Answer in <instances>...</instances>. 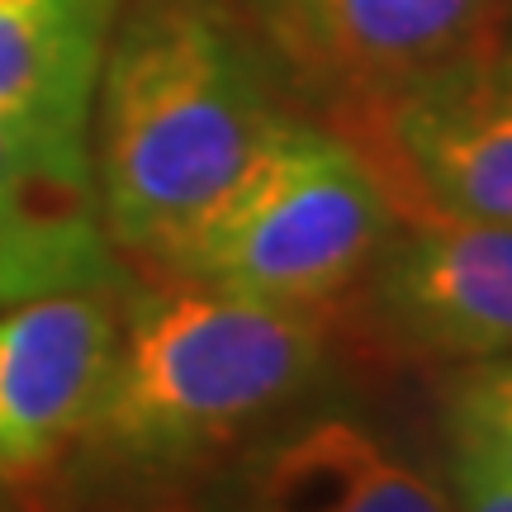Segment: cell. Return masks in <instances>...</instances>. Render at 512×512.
I'll return each instance as SVG.
<instances>
[{
	"label": "cell",
	"mask_w": 512,
	"mask_h": 512,
	"mask_svg": "<svg viewBox=\"0 0 512 512\" xmlns=\"http://www.w3.org/2000/svg\"><path fill=\"white\" fill-rule=\"evenodd\" d=\"M285 114L233 0H124L91 100V185L110 242L157 261Z\"/></svg>",
	"instance_id": "6da1fadb"
},
{
	"label": "cell",
	"mask_w": 512,
	"mask_h": 512,
	"mask_svg": "<svg viewBox=\"0 0 512 512\" xmlns=\"http://www.w3.org/2000/svg\"><path fill=\"white\" fill-rule=\"evenodd\" d=\"M323 366L313 313L176 280L128 304L81 437L143 465L214 456L304 399Z\"/></svg>",
	"instance_id": "7a4b0ae2"
},
{
	"label": "cell",
	"mask_w": 512,
	"mask_h": 512,
	"mask_svg": "<svg viewBox=\"0 0 512 512\" xmlns=\"http://www.w3.org/2000/svg\"><path fill=\"white\" fill-rule=\"evenodd\" d=\"M399 209L332 124L285 114L152 266L171 280L318 313L370 271Z\"/></svg>",
	"instance_id": "3957f363"
},
{
	"label": "cell",
	"mask_w": 512,
	"mask_h": 512,
	"mask_svg": "<svg viewBox=\"0 0 512 512\" xmlns=\"http://www.w3.org/2000/svg\"><path fill=\"white\" fill-rule=\"evenodd\" d=\"M280 86L328 119L494 53L508 0H233Z\"/></svg>",
	"instance_id": "277c9868"
},
{
	"label": "cell",
	"mask_w": 512,
	"mask_h": 512,
	"mask_svg": "<svg viewBox=\"0 0 512 512\" xmlns=\"http://www.w3.org/2000/svg\"><path fill=\"white\" fill-rule=\"evenodd\" d=\"M328 124L375 166L394 209L512 228V38Z\"/></svg>",
	"instance_id": "5b68a950"
},
{
	"label": "cell",
	"mask_w": 512,
	"mask_h": 512,
	"mask_svg": "<svg viewBox=\"0 0 512 512\" xmlns=\"http://www.w3.org/2000/svg\"><path fill=\"white\" fill-rule=\"evenodd\" d=\"M370 309L399 347L446 361L512 356V228L399 209L370 261Z\"/></svg>",
	"instance_id": "8992f818"
},
{
	"label": "cell",
	"mask_w": 512,
	"mask_h": 512,
	"mask_svg": "<svg viewBox=\"0 0 512 512\" xmlns=\"http://www.w3.org/2000/svg\"><path fill=\"white\" fill-rule=\"evenodd\" d=\"M110 304L57 290L0 313V479H24L72 446L114 361Z\"/></svg>",
	"instance_id": "52a82bcc"
},
{
	"label": "cell",
	"mask_w": 512,
	"mask_h": 512,
	"mask_svg": "<svg viewBox=\"0 0 512 512\" xmlns=\"http://www.w3.org/2000/svg\"><path fill=\"white\" fill-rule=\"evenodd\" d=\"M114 242L95 209L91 162L0 114V304L100 290Z\"/></svg>",
	"instance_id": "ba28073f"
},
{
	"label": "cell",
	"mask_w": 512,
	"mask_h": 512,
	"mask_svg": "<svg viewBox=\"0 0 512 512\" xmlns=\"http://www.w3.org/2000/svg\"><path fill=\"white\" fill-rule=\"evenodd\" d=\"M223 512H456L451 494L366 422L313 413L256 441L223 489Z\"/></svg>",
	"instance_id": "9c48e42d"
},
{
	"label": "cell",
	"mask_w": 512,
	"mask_h": 512,
	"mask_svg": "<svg viewBox=\"0 0 512 512\" xmlns=\"http://www.w3.org/2000/svg\"><path fill=\"white\" fill-rule=\"evenodd\" d=\"M124 0H0V114L91 162V100Z\"/></svg>",
	"instance_id": "30bf717a"
},
{
	"label": "cell",
	"mask_w": 512,
	"mask_h": 512,
	"mask_svg": "<svg viewBox=\"0 0 512 512\" xmlns=\"http://www.w3.org/2000/svg\"><path fill=\"white\" fill-rule=\"evenodd\" d=\"M451 432L460 446H475L512 475V356L475 361V370L456 384Z\"/></svg>",
	"instance_id": "8fae6325"
},
{
	"label": "cell",
	"mask_w": 512,
	"mask_h": 512,
	"mask_svg": "<svg viewBox=\"0 0 512 512\" xmlns=\"http://www.w3.org/2000/svg\"><path fill=\"white\" fill-rule=\"evenodd\" d=\"M451 508L456 512H512V475L475 446L456 441L451 460Z\"/></svg>",
	"instance_id": "7c38bea8"
}]
</instances>
